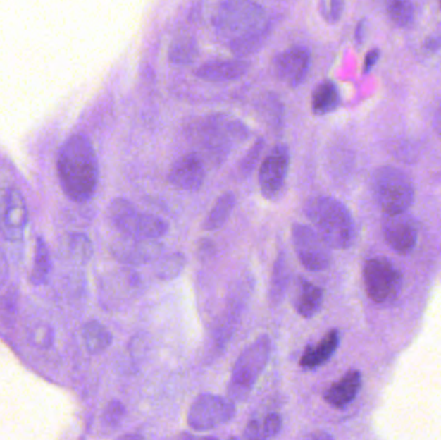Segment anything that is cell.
I'll use <instances>...</instances> for the list:
<instances>
[{"label": "cell", "instance_id": "1", "mask_svg": "<svg viewBox=\"0 0 441 440\" xmlns=\"http://www.w3.org/2000/svg\"><path fill=\"white\" fill-rule=\"evenodd\" d=\"M212 28L218 40L239 59L259 52L271 34L266 11L256 0H220Z\"/></svg>", "mask_w": 441, "mask_h": 440}, {"label": "cell", "instance_id": "2", "mask_svg": "<svg viewBox=\"0 0 441 440\" xmlns=\"http://www.w3.org/2000/svg\"><path fill=\"white\" fill-rule=\"evenodd\" d=\"M57 175L70 200L84 203L94 195L99 185V160L88 137L76 133L63 142L57 158Z\"/></svg>", "mask_w": 441, "mask_h": 440}, {"label": "cell", "instance_id": "3", "mask_svg": "<svg viewBox=\"0 0 441 440\" xmlns=\"http://www.w3.org/2000/svg\"><path fill=\"white\" fill-rule=\"evenodd\" d=\"M304 213L330 248L347 250L355 242V221L349 208L338 199L325 195L311 197L304 204Z\"/></svg>", "mask_w": 441, "mask_h": 440}, {"label": "cell", "instance_id": "4", "mask_svg": "<svg viewBox=\"0 0 441 440\" xmlns=\"http://www.w3.org/2000/svg\"><path fill=\"white\" fill-rule=\"evenodd\" d=\"M271 355V340L267 334L259 336L236 359L228 385V398L234 403L247 401L263 373Z\"/></svg>", "mask_w": 441, "mask_h": 440}, {"label": "cell", "instance_id": "5", "mask_svg": "<svg viewBox=\"0 0 441 440\" xmlns=\"http://www.w3.org/2000/svg\"><path fill=\"white\" fill-rule=\"evenodd\" d=\"M371 186L373 197L386 216L408 212L414 203V183L400 168L392 166L377 168L373 172Z\"/></svg>", "mask_w": 441, "mask_h": 440}, {"label": "cell", "instance_id": "6", "mask_svg": "<svg viewBox=\"0 0 441 440\" xmlns=\"http://www.w3.org/2000/svg\"><path fill=\"white\" fill-rule=\"evenodd\" d=\"M249 135L251 132L243 122L228 115H211L199 123V138L208 154L216 159L225 158L234 145L244 142Z\"/></svg>", "mask_w": 441, "mask_h": 440}, {"label": "cell", "instance_id": "7", "mask_svg": "<svg viewBox=\"0 0 441 440\" xmlns=\"http://www.w3.org/2000/svg\"><path fill=\"white\" fill-rule=\"evenodd\" d=\"M108 220L120 234L142 239H158L166 236L168 224L154 214L138 212L124 197H116L108 205Z\"/></svg>", "mask_w": 441, "mask_h": 440}, {"label": "cell", "instance_id": "8", "mask_svg": "<svg viewBox=\"0 0 441 440\" xmlns=\"http://www.w3.org/2000/svg\"><path fill=\"white\" fill-rule=\"evenodd\" d=\"M366 295L375 304L395 301L403 288V274L387 258H371L363 270Z\"/></svg>", "mask_w": 441, "mask_h": 440}, {"label": "cell", "instance_id": "9", "mask_svg": "<svg viewBox=\"0 0 441 440\" xmlns=\"http://www.w3.org/2000/svg\"><path fill=\"white\" fill-rule=\"evenodd\" d=\"M235 403L218 395L203 394L191 404L187 424L194 432H209L235 417Z\"/></svg>", "mask_w": 441, "mask_h": 440}, {"label": "cell", "instance_id": "10", "mask_svg": "<svg viewBox=\"0 0 441 440\" xmlns=\"http://www.w3.org/2000/svg\"><path fill=\"white\" fill-rule=\"evenodd\" d=\"M292 240L301 265L309 271H324L332 262L330 247L315 228L304 224L292 228Z\"/></svg>", "mask_w": 441, "mask_h": 440}, {"label": "cell", "instance_id": "11", "mask_svg": "<svg viewBox=\"0 0 441 440\" xmlns=\"http://www.w3.org/2000/svg\"><path fill=\"white\" fill-rule=\"evenodd\" d=\"M290 167V150L287 145H276L262 160L259 172V190L268 202H276L282 197Z\"/></svg>", "mask_w": 441, "mask_h": 440}, {"label": "cell", "instance_id": "12", "mask_svg": "<svg viewBox=\"0 0 441 440\" xmlns=\"http://www.w3.org/2000/svg\"><path fill=\"white\" fill-rule=\"evenodd\" d=\"M311 51L304 46H293L275 56L273 66L276 78L290 88L304 83L310 73Z\"/></svg>", "mask_w": 441, "mask_h": 440}, {"label": "cell", "instance_id": "13", "mask_svg": "<svg viewBox=\"0 0 441 440\" xmlns=\"http://www.w3.org/2000/svg\"><path fill=\"white\" fill-rule=\"evenodd\" d=\"M388 245L399 255L406 256L414 251L419 236V222L408 212L388 214L382 226Z\"/></svg>", "mask_w": 441, "mask_h": 440}, {"label": "cell", "instance_id": "14", "mask_svg": "<svg viewBox=\"0 0 441 440\" xmlns=\"http://www.w3.org/2000/svg\"><path fill=\"white\" fill-rule=\"evenodd\" d=\"M29 221V208L23 192L17 188H8L0 204V228L11 242L20 240Z\"/></svg>", "mask_w": 441, "mask_h": 440}, {"label": "cell", "instance_id": "15", "mask_svg": "<svg viewBox=\"0 0 441 440\" xmlns=\"http://www.w3.org/2000/svg\"><path fill=\"white\" fill-rule=\"evenodd\" d=\"M163 244L158 239H142L136 236H124L111 244V252L118 261L128 265L149 264L160 257Z\"/></svg>", "mask_w": 441, "mask_h": 440}, {"label": "cell", "instance_id": "16", "mask_svg": "<svg viewBox=\"0 0 441 440\" xmlns=\"http://www.w3.org/2000/svg\"><path fill=\"white\" fill-rule=\"evenodd\" d=\"M204 161L195 152H190L175 160L168 173V181L175 189L198 191L206 181Z\"/></svg>", "mask_w": 441, "mask_h": 440}, {"label": "cell", "instance_id": "17", "mask_svg": "<svg viewBox=\"0 0 441 440\" xmlns=\"http://www.w3.org/2000/svg\"><path fill=\"white\" fill-rule=\"evenodd\" d=\"M251 68L249 62L243 59H216L200 65L195 76L208 83H230L242 79Z\"/></svg>", "mask_w": 441, "mask_h": 440}, {"label": "cell", "instance_id": "18", "mask_svg": "<svg viewBox=\"0 0 441 440\" xmlns=\"http://www.w3.org/2000/svg\"><path fill=\"white\" fill-rule=\"evenodd\" d=\"M361 385L363 379L360 371L351 369L342 379L328 387L324 394V401L333 408H344L355 401V398L360 393Z\"/></svg>", "mask_w": 441, "mask_h": 440}, {"label": "cell", "instance_id": "19", "mask_svg": "<svg viewBox=\"0 0 441 440\" xmlns=\"http://www.w3.org/2000/svg\"><path fill=\"white\" fill-rule=\"evenodd\" d=\"M341 336L338 329H330L319 342L310 345L304 350L299 359V365L304 369H315L325 365L330 358L335 355L340 346Z\"/></svg>", "mask_w": 441, "mask_h": 440}, {"label": "cell", "instance_id": "20", "mask_svg": "<svg viewBox=\"0 0 441 440\" xmlns=\"http://www.w3.org/2000/svg\"><path fill=\"white\" fill-rule=\"evenodd\" d=\"M324 302V291L311 281L299 278L297 284L293 306L302 318H312L321 310Z\"/></svg>", "mask_w": 441, "mask_h": 440}, {"label": "cell", "instance_id": "21", "mask_svg": "<svg viewBox=\"0 0 441 440\" xmlns=\"http://www.w3.org/2000/svg\"><path fill=\"white\" fill-rule=\"evenodd\" d=\"M341 106V94L333 80H323L312 92L311 110L318 116L330 114Z\"/></svg>", "mask_w": 441, "mask_h": 440}, {"label": "cell", "instance_id": "22", "mask_svg": "<svg viewBox=\"0 0 441 440\" xmlns=\"http://www.w3.org/2000/svg\"><path fill=\"white\" fill-rule=\"evenodd\" d=\"M84 346L91 355L105 353L113 343V334L99 320L87 322L82 329Z\"/></svg>", "mask_w": 441, "mask_h": 440}, {"label": "cell", "instance_id": "23", "mask_svg": "<svg viewBox=\"0 0 441 440\" xmlns=\"http://www.w3.org/2000/svg\"><path fill=\"white\" fill-rule=\"evenodd\" d=\"M199 56L198 42L190 34L180 35L172 42L168 51V59L177 66H187Z\"/></svg>", "mask_w": 441, "mask_h": 440}, {"label": "cell", "instance_id": "24", "mask_svg": "<svg viewBox=\"0 0 441 440\" xmlns=\"http://www.w3.org/2000/svg\"><path fill=\"white\" fill-rule=\"evenodd\" d=\"M236 205V195L234 192H225L222 194L214 203L212 209L206 214V220L203 224V228L206 231H214L222 228L231 213L234 211Z\"/></svg>", "mask_w": 441, "mask_h": 440}, {"label": "cell", "instance_id": "25", "mask_svg": "<svg viewBox=\"0 0 441 440\" xmlns=\"http://www.w3.org/2000/svg\"><path fill=\"white\" fill-rule=\"evenodd\" d=\"M52 270V259L49 250L43 236H37L35 250H34V262L31 269L30 279L34 286H42L48 281V276Z\"/></svg>", "mask_w": 441, "mask_h": 440}, {"label": "cell", "instance_id": "26", "mask_svg": "<svg viewBox=\"0 0 441 440\" xmlns=\"http://www.w3.org/2000/svg\"><path fill=\"white\" fill-rule=\"evenodd\" d=\"M388 20L399 29H409L416 21V7L411 0H386Z\"/></svg>", "mask_w": 441, "mask_h": 440}, {"label": "cell", "instance_id": "27", "mask_svg": "<svg viewBox=\"0 0 441 440\" xmlns=\"http://www.w3.org/2000/svg\"><path fill=\"white\" fill-rule=\"evenodd\" d=\"M288 281H290L288 262H287L285 255L280 253L275 261L273 276H271V284H270V292H268L270 304L274 306L280 304L282 297L285 295V291L288 288Z\"/></svg>", "mask_w": 441, "mask_h": 440}, {"label": "cell", "instance_id": "28", "mask_svg": "<svg viewBox=\"0 0 441 440\" xmlns=\"http://www.w3.org/2000/svg\"><path fill=\"white\" fill-rule=\"evenodd\" d=\"M259 113L262 119L274 129H280L284 124V105L275 96V93H267L259 105Z\"/></svg>", "mask_w": 441, "mask_h": 440}, {"label": "cell", "instance_id": "29", "mask_svg": "<svg viewBox=\"0 0 441 440\" xmlns=\"http://www.w3.org/2000/svg\"><path fill=\"white\" fill-rule=\"evenodd\" d=\"M185 265H186V259L183 253L175 252L160 261L159 266L156 267V275L161 281H173L181 275Z\"/></svg>", "mask_w": 441, "mask_h": 440}, {"label": "cell", "instance_id": "30", "mask_svg": "<svg viewBox=\"0 0 441 440\" xmlns=\"http://www.w3.org/2000/svg\"><path fill=\"white\" fill-rule=\"evenodd\" d=\"M71 257L79 262H87L93 256V245L91 239L83 233H71L68 240Z\"/></svg>", "mask_w": 441, "mask_h": 440}, {"label": "cell", "instance_id": "31", "mask_svg": "<svg viewBox=\"0 0 441 440\" xmlns=\"http://www.w3.org/2000/svg\"><path fill=\"white\" fill-rule=\"evenodd\" d=\"M29 340L39 349H49L54 345V328L46 323L40 322L31 328L29 332Z\"/></svg>", "mask_w": 441, "mask_h": 440}, {"label": "cell", "instance_id": "32", "mask_svg": "<svg viewBox=\"0 0 441 440\" xmlns=\"http://www.w3.org/2000/svg\"><path fill=\"white\" fill-rule=\"evenodd\" d=\"M346 8V0H321L320 12L328 23H340Z\"/></svg>", "mask_w": 441, "mask_h": 440}, {"label": "cell", "instance_id": "33", "mask_svg": "<svg viewBox=\"0 0 441 440\" xmlns=\"http://www.w3.org/2000/svg\"><path fill=\"white\" fill-rule=\"evenodd\" d=\"M125 413H127L125 405L120 401H111L104 410L102 421L107 427L114 429L122 424Z\"/></svg>", "mask_w": 441, "mask_h": 440}, {"label": "cell", "instance_id": "34", "mask_svg": "<svg viewBox=\"0 0 441 440\" xmlns=\"http://www.w3.org/2000/svg\"><path fill=\"white\" fill-rule=\"evenodd\" d=\"M282 420L278 413H268L266 417L259 421V439H271L282 432Z\"/></svg>", "mask_w": 441, "mask_h": 440}, {"label": "cell", "instance_id": "35", "mask_svg": "<svg viewBox=\"0 0 441 440\" xmlns=\"http://www.w3.org/2000/svg\"><path fill=\"white\" fill-rule=\"evenodd\" d=\"M263 146H265L263 140H259L256 144L251 146V150L247 152V155L244 157V159L240 163V167H239L240 175L245 177V176H248L251 172H253V169L256 167V164H257V161L259 160V157L262 154Z\"/></svg>", "mask_w": 441, "mask_h": 440}, {"label": "cell", "instance_id": "36", "mask_svg": "<svg viewBox=\"0 0 441 440\" xmlns=\"http://www.w3.org/2000/svg\"><path fill=\"white\" fill-rule=\"evenodd\" d=\"M17 304H18V291L15 287L8 288L0 301V312L3 318L7 319L9 322L15 318Z\"/></svg>", "mask_w": 441, "mask_h": 440}, {"label": "cell", "instance_id": "37", "mask_svg": "<svg viewBox=\"0 0 441 440\" xmlns=\"http://www.w3.org/2000/svg\"><path fill=\"white\" fill-rule=\"evenodd\" d=\"M380 59V49L378 48H373L364 57L363 62V74H369L373 68H375V65L378 63Z\"/></svg>", "mask_w": 441, "mask_h": 440}, {"label": "cell", "instance_id": "38", "mask_svg": "<svg viewBox=\"0 0 441 440\" xmlns=\"http://www.w3.org/2000/svg\"><path fill=\"white\" fill-rule=\"evenodd\" d=\"M366 38V20H360L355 31H354V40H355V44L358 47H361L364 44Z\"/></svg>", "mask_w": 441, "mask_h": 440}, {"label": "cell", "instance_id": "39", "mask_svg": "<svg viewBox=\"0 0 441 440\" xmlns=\"http://www.w3.org/2000/svg\"><path fill=\"white\" fill-rule=\"evenodd\" d=\"M9 274V264H8L6 252L0 248V287L7 281Z\"/></svg>", "mask_w": 441, "mask_h": 440}, {"label": "cell", "instance_id": "40", "mask_svg": "<svg viewBox=\"0 0 441 440\" xmlns=\"http://www.w3.org/2000/svg\"><path fill=\"white\" fill-rule=\"evenodd\" d=\"M425 49L430 54H435V52H439L441 49V35H434V37H430L425 40Z\"/></svg>", "mask_w": 441, "mask_h": 440}, {"label": "cell", "instance_id": "41", "mask_svg": "<svg viewBox=\"0 0 441 440\" xmlns=\"http://www.w3.org/2000/svg\"><path fill=\"white\" fill-rule=\"evenodd\" d=\"M433 127L437 136L441 138V102L435 106L434 115H433Z\"/></svg>", "mask_w": 441, "mask_h": 440}, {"label": "cell", "instance_id": "42", "mask_svg": "<svg viewBox=\"0 0 441 440\" xmlns=\"http://www.w3.org/2000/svg\"><path fill=\"white\" fill-rule=\"evenodd\" d=\"M304 438H306V439H313V440L315 439H321V440L333 439V436H332L330 434L324 433V432H318V433H312V434H310V435H306Z\"/></svg>", "mask_w": 441, "mask_h": 440}, {"label": "cell", "instance_id": "43", "mask_svg": "<svg viewBox=\"0 0 441 440\" xmlns=\"http://www.w3.org/2000/svg\"><path fill=\"white\" fill-rule=\"evenodd\" d=\"M144 436L135 434V435H123L122 439H142Z\"/></svg>", "mask_w": 441, "mask_h": 440}, {"label": "cell", "instance_id": "44", "mask_svg": "<svg viewBox=\"0 0 441 440\" xmlns=\"http://www.w3.org/2000/svg\"><path fill=\"white\" fill-rule=\"evenodd\" d=\"M440 8H441V0H440Z\"/></svg>", "mask_w": 441, "mask_h": 440}]
</instances>
